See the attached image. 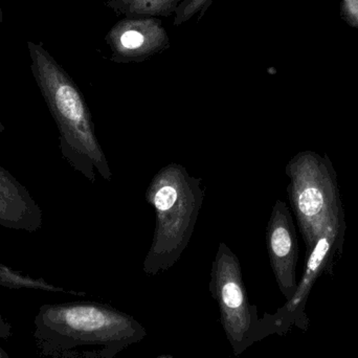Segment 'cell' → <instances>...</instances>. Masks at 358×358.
Listing matches in <instances>:
<instances>
[{"label": "cell", "mask_w": 358, "mask_h": 358, "mask_svg": "<svg viewBox=\"0 0 358 358\" xmlns=\"http://www.w3.org/2000/svg\"><path fill=\"white\" fill-rule=\"evenodd\" d=\"M34 73L50 115L58 127L59 145L65 161L88 181L96 174L113 178L104 150L99 143L90 107L75 82L48 57H36Z\"/></svg>", "instance_id": "obj_2"}, {"label": "cell", "mask_w": 358, "mask_h": 358, "mask_svg": "<svg viewBox=\"0 0 358 358\" xmlns=\"http://www.w3.org/2000/svg\"><path fill=\"white\" fill-rule=\"evenodd\" d=\"M213 1L214 0H189L187 3L182 4L174 15L173 24L179 27L187 21L191 20L196 15H198V22H199Z\"/></svg>", "instance_id": "obj_11"}, {"label": "cell", "mask_w": 358, "mask_h": 358, "mask_svg": "<svg viewBox=\"0 0 358 358\" xmlns=\"http://www.w3.org/2000/svg\"><path fill=\"white\" fill-rule=\"evenodd\" d=\"M328 250H329V242H328L327 238H322V239L317 242V248H315L313 255H311L310 258H309L308 264H307L306 275H305L304 280H303L300 288H299L298 292H296V296H294L292 302L288 305V309H289L290 311L294 310V309L300 304L303 296H304L305 290L308 287V284L309 282H310L313 273L317 271V267L321 264L324 257L327 254Z\"/></svg>", "instance_id": "obj_9"}, {"label": "cell", "mask_w": 358, "mask_h": 358, "mask_svg": "<svg viewBox=\"0 0 358 358\" xmlns=\"http://www.w3.org/2000/svg\"><path fill=\"white\" fill-rule=\"evenodd\" d=\"M296 187L294 196L300 214L305 217H313L317 214L323 206V199L319 189L311 185H298Z\"/></svg>", "instance_id": "obj_10"}, {"label": "cell", "mask_w": 358, "mask_h": 358, "mask_svg": "<svg viewBox=\"0 0 358 358\" xmlns=\"http://www.w3.org/2000/svg\"><path fill=\"white\" fill-rule=\"evenodd\" d=\"M6 130V127H4L3 124L1 123V121H0V134H2V132Z\"/></svg>", "instance_id": "obj_12"}, {"label": "cell", "mask_w": 358, "mask_h": 358, "mask_svg": "<svg viewBox=\"0 0 358 358\" xmlns=\"http://www.w3.org/2000/svg\"><path fill=\"white\" fill-rule=\"evenodd\" d=\"M266 243L271 266L284 292L290 286L296 259V239L289 214L283 202L278 201L273 208L267 225Z\"/></svg>", "instance_id": "obj_7"}, {"label": "cell", "mask_w": 358, "mask_h": 358, "mask_svg": "<svg viewBox=\"0 0 358 358\" xmlns=\"http://www.w3.org/2000/svg\"><path fill=\"white\" fill-rule=\"evenodd\" d=\"M162 358H167V357H162Z\"/></svg>", "instance_id": "obj_13"}, {"label": "cell", "mask_w": 358, "mask_h": 358, "mask_svg": "<svg viewBox=\"0 0 358 358\" xmlns=\"http://www.w3.org/2000/svg\"><path fill=\"white\" fill-rule=\"evenodd\" d=\"M208 289L218 305L225 336L236 357L267 334L271 325L250 305L239 258L224 242L219 243L213 261Z\"/></svg>", "instance_id": "obj_4"}, {"label": "cell", "mask_w": 358, "mask_h": 358, "mask_svg": "<svg viewBox=\"0 0 358 358\" xmlns=\"http://www.w3.org/2000/svg\"><path fill=\"white\" fill-rule=\"evenodd\" d=\"M111 61L142 63L171 48L163 21L157 17H124L107 33Z\"/></svg>", "instance_id": "obj_5"}, {"label": "cell", "mask_w": 358, "mask_h": 358, "mask_svg": "<svg viewBox=\"0 0 358 358\" xmlns=\"http://www.w3.org/2000/svg\"><path fill=\"white\" fill-rule=\"evenodd\" d=\"M189 0H107L106 6L117 16H174L182 4Z\"/></svg>", "instance_id": "obj_8"}, {"label": "cell", "mask_w": 358, "mask_h": 358, "mask_svg": "<svg viewBox=\"0 0 358 358\" xmlns=\"http://www.w3.org/2000/svg\"><path fill=\"white\" fill-rule=\"evenodd\" d=\"M145 198L155 210V227L143 271L157 275L178 262L191 241L203 204L202 179L170 163L151 179Z\"/></svg>", "instance_id": "obj_1"}, {"label": "cell", "mask_w": 358, "mask_h": 358, "mask_svg": "<svg viewBox=\"0 0 358 358\" xmlns=\"http://www.w3.org/2000/svg\"><path fill=\"white\" fill-rule=\"evenodd\" d=\"M0 225L6 229L35 233L43 225L39 204L8 170L0 166Z\"/></svg>", "instance_id": "obj_6"}, {"label": "cell", "mask_w": 358, "mask_h": 358, "mask_svg": "<svg viewBox=\"0 0 358 358\" xmlns=\"http://www.w3.org/2000/svg\"><path fill=\"white\" fill-rule=\"evenodd\" d=\"M48 313L63 349L78 358H115L147 336L140 322L108 305L71 303Z\"/></svg>", "instance_id": "obj_3"}]
</instances>
